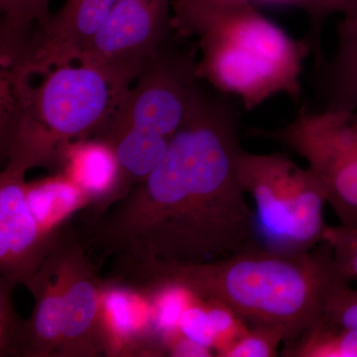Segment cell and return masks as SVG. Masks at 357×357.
I'll list each match as a JSON object with an SVG mask.
<instances>
[{"label": "cell", "instance_id": "6da1fadb", "mask_svg": "<svg viewBox=\"0 0 357 357\" xmlns=\"http://www.w3.org/2000/svg\"><path fill=\"white\" fill-rule=\"evenodd\" d=\"M241 149L234 105L201 88L163 158L89 220L84 246L126 267L198 264L259 243L237 175Z\"/></svg>", "mask_w": 357, "mask_h": 357}, {"label": "cell", "instance_id": "7a4b0ae2", "mask_svg": "<svg viewBox=\"0 0 357 357\" xmlns=\"http://www.w3.org/2000/svg\"><path fill=\"white\" fill-rule=\"evenodd\" d=\"M128 276L143 285L173 284L232 310L249 326H275L292 344L323 318L331 296L351 284L321 241L304 252L255 244L227 257L190 265H137Z\"/></svg>", "mask_w": 357, "mask_h": 357}, {"label": "cell", "instance_id": "3957f363", "mask_svg": "<svg viewBox=\"0 0 357 357\" xmlns=\"http://www.w3.org/2000/svg\"><path fill=\"white\" fill-rule=\"evenodd\" d=\"M171 7L174 34L198 40L199 81L237 96L248 110L279 93L300 98L312 53L306 37L294 39L248 0H173Z\"/></svg>", "mask_w": 357, "mask_h": 357}, {"label": "cell", "instance_id": "277c9868", "mask_svg": "<svg viewBox=\"0 0 357 357\" xmlns=\"http://www.w3.org/2000/svg\"><path fill=\"white\" fill-rule=\"evenodd\" d=\"M43 76L37 86L30 79L0 84L1 156L24 172L54 168L65 144L95 137L130 89L83 64L60 66Z\"/></svg>", "mask_w": 357, "mask_h": 357}, {"label": "cell", "instance_id": "5b68a950", "mask_svg": "<svg viewBox=\"0 0 357 357\" xmlns=\"http://www.w3.org/2000/svg\"><path fill=\"white\" fill-rule=\"evenodd\" d=\"M196 51L167 42L98 133L114 149L126 189L142 182L161 161L189 114L199 89Z\"/></svg>", "mask_w": 357, "mask_h": 357}, {"label": "cell", "instance_id": "8992f818", "mask_svg": "<svg viewBox=\"0 0 357 357\" xmlns=\"http://www.w3.org/2000/svg\"><path fill=\"white\" fill-rule=\"evenodd\" d=\"M236 170L244 192L255 201L259 244L283 252H304L323 241L328 199L309 168L282 153L241 149Z\"/></svg>", "mask_w": 357, "mask_h": 357}, {"label": "cell", "instance_id": "52a82bcc", "mask_svg": "<svg viewBox=\"0 0 357 357\" xmlns=\"http://www.w3.org/2000/svg\"><path fill=\"white\" fill-rule=\"evenodd\" d=\"M250 134L306 160L340 223L357 227L356 112L303 107L286 126L252 129Z\"/></svg>", "mask_w": 357, "mask_h": 357}, {"label": "cell", "instance_id": "ba28073f", "mask_svg": "<svg viewBox=\"0 0 357 357\" xmlns=\"http://www.w3.org/2000/svg\"><path fill=\"white\" fill-rule=\"evenodd\" d=\"M170 11V0H119L77 64L130 88L174 34Z\"/></svg>", "mask_w": 357, "mask_h": 357}, {"label": "cell", "instance_id": "9c48e42d", "mask_svg": "<svg viewBox=\"0 0 357 357\" xmlns=\"http://www.w3.org/2000/svg\"><path fill=\"white\" fill-rule=\"evenodd\" d=\"M86 250L83 241L65 227L52 248L62 285L64 310V328L58 357L107 356V283L96 273Z\"/></svg>", "mask_w": 357, "mask_h": 357}, {"label": "cell", "instance_id": "30bf717a", "mask_svg": "<svg viewBox=\"0 0 357 357\" xmlns=\"http://www.w3.org/2000/svg\"><path fill=\"white\" fill-rule=\"evenodd\" d=\"M25 174L6 166L0 175V279L28 289L58 236H47L33 215Z\"/></svg>", "mask_w": 357, "mask_h": 357}, {"label": "cell", "instance_id": "8fae6325", "mask_svg": "<svg viewBox=\"0 0 357 357\" xmlns=\"http://www.w3.org/2000/svg\"><path fill=\"white\" fill-rule=\"evenodd\" d=\"M119 0H66L35 34L22 74L31 77L74 64Z\"/></svg>", "mask_w": 357, "mask_h": 357}, {"label": "cell", "instance_id": "7c38bea8", "mask_svg": "<svg viewBox=\"0 0 357 357\" xmlns=\"http://www.w3.org/2000/svg\"><path fill=\"white\" fill-rule=\"evenodd\" d=\"M54 168L89 195L91 220L126 195L119 160L105 141L86 138L67 143L58 152Z\"/></svg>", "mask_w": 357, "mask_h": 357}, {"label": "cell", "instance_id": "4fadbf2b", "mask_svg": "<svg viewBox=\"0 0 357 357\" xmlns=\"http://www.w3.org/2000/svg\"><path fill=\"white\" fill-rule=\"evenodd\" d=\"M35 300L30 319L25 321L20 356L58 357L64 328L62 285L52 249L31 286Z\"/></svg>", "mask_w": 357, "mask_h": 357}, {"label": "cell", "instance_id": "5bb4252c", "mask_svg": "<svg viewBox=\"0 0 357 357\" xmlns=\"http://www.w3.org/2000/svg\"><path fill=\"white\" fill-rule=\"evenodd\" d=\"M342 16L333 57L325 58L314 69L316 86L324 102L323 109L356 112L357 0Z\"/></svg>", "mask_w": 357, "mask_h": 357}, {"label": "cell", "instance_id": "9a60e30c", "mask_svg": "<svg viewBox=\"0 0 357 357\" xmlns=\"http://www.w3.org/2000/svg\"><path fill=\"white\" fill-rule=\"evenodd\" d=\"M26 198L40 227L50 237L58 236L70 215L91 204L84 190L57 172L27 184Z\"/></svg>", "mask_w": 357, "mask_h": 357}, {"label": "cell", "instance_id": "2e32d148", "mask_svg": "<svg viewBox=\"0 0 357 357\" xmlns=\"http://www.w3.org/2000/svg\"><path fill=\"white\" fill-rule=\"evenodd\" d=\"M50 0H0V61L17 63L27 57L35 34L50 20Z\"/></svg>", "mask_w": 357, "mask_h": 357}, {"label": "cell", "instance_id": "e0dca14e", "mask_svg": "<svg viewBox=\"0 0 357 357\" xmlns=\"http://www.w3.org/2000/svg\"><path fill=\"white\" fill-rule=\"evenodd\" d=\"M284 357H357V328L321 318L292 344L284 345Z\"/></svg>", "mask_w": 357, "mask_h": 357}, {"label": "cell", "instance_id": "ac0fdd59", "mask_svg": "<svg viewBox=\"0 0 357 357\" xmlns=\"http://www.w3.org/2000/svg\"><path fill=\"white\" fill-rule=\"evenodd\" d=\"M286 335L280 328L268 326H250L231 344L218 352L220 357H274L285 344Z\"/></svg>", "mask_w": 357, "mask_h": 357}, {"label": "cell", "instance_id": "d6986e66", "mask_svg": "<svg viewBox=\"0 0 357 357\" xmlns=\"http://www.w3.org/2000/svg\"><path fill=\"white\" fill-rule=\"evenodd\" d=\"M14 284L0 279V356H20L25 321L13 306Z\"/></svg>", "mask_w": 357, "mask_h": 357}, {"label": "cell", "instance_id": "ffe728a7", "mask_svg": "<svg viewBox=\"0 0 357 357\" xmlns=\"http://www.w3.org/2000/svg\"><path fill=\"white\" fill-rule=\"evenodd\" d=\"M323 241L330 246L342 276L349 282L357 280V227L342 223L335 227L328 225Z\"/></svg>", "mask_w": 357, "mask_h": 357}, {"label": "cell", "instance_id": "44dd1931", "mask_svg": "<svg viewBox=\"0 0 357 357\" xmlns=\"http://www.w3.org/2000/svg\"><path fill=\"white\" fill-rule=\"evenodd\" d=\"M356 0H299L298 8L302 9L309 15L310 30L306 36L311 43L312 53L316 58L314 68L319 67L323 62V49H321V34L326 20L333 14H342L354 3Z\"/></svg>", "mask_w": 357, "mask_h": 357}, {"label": "cell", "instance_id": "7402d4cb", "mask_svg": "<svg viewBox=\"0 0 357 357\" xmlns=\"http://www.w3.org/2000/svg\"><path fill=\"white\" fill-rule=\"evenodd\" d=\"M324 318L337 325L357 328V289L342 286L331 296Z\"/></svg>", "mask_w": 357, "mask_h": 357}, {"label": "cell", "instance_id": "603a6c76", "mask_svg": "<svg viewBox=\"0 0 357 357\" xmlns=\"http://www.w3.org/2000/svg\"><path fill=\"white\" fill-rule=\"evenodd\" d=\"M253 4H262V6H294L297 7L299 0H248Z\"/></svg>", "mask_w": 357, "mask_h": 357}]
</instances>
